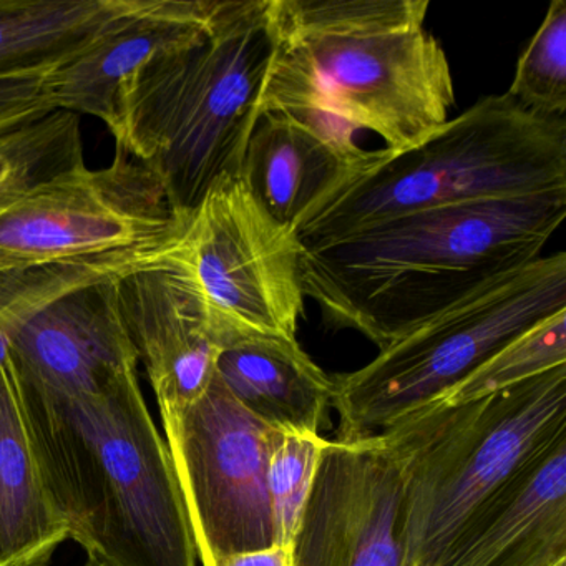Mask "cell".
<instances>
[{"label":"cell","instance_id":"cell-1","mask_svg":"<svg viewBox=\"0 0 566 566\" xmlns=\"http://www.w3.org/2000/svg\"><path fill=\"white\" fill-rule=\"evenodd\" d=\"M566 190L413 211L304 250V296L333 329L384 347L539 258L562 227Z\"/></svg>","mask_w":566,"mask_h":566},{"label":"cell","instance_id":"cell-2","mask_svg":"<svg viewBox=\"0 0 566 566\" xmlns=\"http://www.w3.org/2000/svg\"><path fill=\"white\" fill-rule=\"evenodd\" d=\"M21 382L49 482L87 558L105 566H198L170 450L138 373L84 396Z\"/></svg>","mask_w":566,"mask_h":566},{"label":"cell","instance_id":"cell-3","mask_svg":"<svg viewBox=\"0 0 566 566\" xmlns=\"http://www.w3.org/2000/svg\"><path fill=\"white\" fill-rule=\"evenodd\" d=\"M276 48L271 0H217L197 41L125 88L115 147L157 175L178 213L223 178H240Z\"/></svg>","mask_w":566,"mask_h":566},{"label":"cell","instance_id":"cell-4","mask_svg":"<svg viewBox=\"0 0 566 566\" xmlns=\"http://www.w3.org/2000/svg\"><path fill=\"white\" fill-rule=\"evenodd\" d=\"M556 190H566V118L490 95L417 147L377 151L294 233L316 250L413 211Z\"/></svg>","mask_w":566,"mask_h":566},{"label":"cell","instance_id":"cell-5","mask_svg":"<svg viewBox=\"0 0 566 566\" xmlns=\"http://www.w3.org/2000/svg\"><path fill=\"white\" fill-rule=\"evenodd\" d=\"M403 460L406 565L443 566L483 505L566 433V366L392 427Z\"/></svg>","mask_w":566,"mask_h":566},{"label":"cell","instance_id":"cell-6","mask_svg":"<svg viewBox=\"0 0 566 566\" xmlns=\"http://www.w3.org/2000/svg\"><path fill=\"white\" fill-rule=\"evenodd\" d=\"M566 311V254L539 256L440 311L376 359L333 376L337 439L380 436L442 399L500 347Z\"/></svg>","mask_w":566,"mask_h":566},{"label":"cell","instance_id":"cell-7","mask_svg":"<svg viewBox=\"0 0 566 566\" xmlns=\"http://www.w3.org/2000/svg\"><path fill=\"white\" fill-rule=\"evenodd\" d=\"M277 31V29H276ZM455 105L446 51L423 28L366 35L281 38L261 114L329 115L402 154L439 130Z\"/></svg>","mask_w":566,"mask_h":566},{"label":"cell","instance_id":"cell-8","mask_svg":"<svg viewBox=\"0 0 566 566\" xmlns=\"http://www.w3.org/2000/svg\"><path fill=\"white\" fill-rule=\"evenodd\" d=\"M304 247L254 200L241 178H223L184 211L158 263L197 297L220 347L244 336L296 337L304 301Z\"/></svg>","mask_w":566,"mask_h":566},{"label":"cell","instance_id":"cell-9","mask_svg":"<svg viewBox=\"0 0 566 566\" xmlns=\"http://www.w3.org/2000/svg\"><path fill=\"white\" fill-rule=\"evenodd\" d=\"M180 218L157 175L115 147L108 167L82 165L0 217V271L161 250Z\"/></svg>","mask_w":566,"mask_h":566},{"label":"cell","instance_id":"cell-10","mask_svg":"<svg viewBox=\"0 0 566 566\" xmlns=\"http://www.w3.org/2000/svg\"><path fill=\"white\" fill-rule=\"evenodd\" d=\"M198 563L276 545L268 460L280 429L248 412L214 374L187 410L161 420Z\"/></svg>","mask_w":566,"mask_h":566},{"label":"cell","instance_id":"cell-11","mask_svg":"<svg viewBox=\"0 0 566 566\" xmlns=\"http://www.w3.org/2000/svg\"><path fill=\"white\" fill-rule=\"evenodd\" d=\"M403 460L392 430L327 440L293 542V566H403Z\"/></svg>","mask_w":566,"mask_h":566},{"label":"cell","instance_id":"cell-12","mask_svg":"<svg viewBox=\"0 0 566 566\" xmlns=\"http://www.w3.org/2000/svg\"><path fill=\"white\" fill-rule=\"evenodd\" d=\"M214 9L217 0H122L88 44L48 75L52 104L114 134L125 88L150 62L197 41Z\"/></svg>","mask_w":566,"mask_h":566},{"label":"cell","instance_id":"cell-13","mask_svg":"<svg viewBox=\"0 0 566 566\" xmlns=\"http://www.w3.org/2000/svg\"><path fill=\"white\" fill-rule=\"evenodd\" d=\"M120 277L57 297L18 331L9 356L22 379L84 396L138 373L140 360L118 303Z\"/></svg>","mask_w":566,"mask_h":566},{"label":"cell","instance_id":"cell-14","mask_svg":"<svg viewBox=\"0 0 566 566\" xmlns=\"http://www.w3.org/2000/svg\"><path fill=\"white\" fill-rule=\"evenodd\" d=\"M339 120L307 112L261 114L240 178L256 203L284 227L297 224L337 188L376 160Z\"/></svg>","mask_w":566,"mask_h":566},{"label":"cell","instance_id":"cell-15","mask_svg":"<svg viewBox=\"0 0 566 566\" xmlns=\"http://www.w3.org/2000/svg\"><path fill=\"white\" fill-rule=\"evenodd\" d=\"M122 317L160 419L197 402L217 374L220 344L190 287L160 263L118 280Z\"/></svg>","mask_w":566,"mask_h":566},{"label":"cell","instance_id":"cell-16","mask_svg":"<svg viewBox=\"0 0 566 566\" xmlns=\"http://www.w3.org/2000/svg\"><path fill=\"white\" fill-rule=\"evenodd\" d=\"M566 565V433L470 520L443 566Z\"/></svg>","mask_w":566,"mask_h":566},{"label":"cell","instance_id":"cell-17","mask_svg":"<svg viewBox=\"0 0 566 566\" xmlns=\"http://www.w3.org/2000/svg\"><path fill=\"white\" fill-rule=\"evenodd\" d=\"M71 539L32 436L21 376L0 364V566H48Z\"/></svg>","mask_w":566,"mask_h":566},{"label":"cell","instance_id":"cell-18","mask_svg":"<svg viewBox=\"0 0 566 566\" xmlns=\"http://www.w3.org/2000/svg\"><path fill=\"white\" fill-rule=\"evenodd\" d=\"M217 376L258 419L280 430L317 433L329 422L334 379L296 337L244 336L221 347Z\"/></svg>","mask_w":566,"mask_h":566},{"label":"cell","instance_id":"cell-19","mask_svg":"<svg viewBox=\"0 0 566 566\" xmlns=\"http://www.w3.org/2000/svg\"><path fill=\"white\" fill-rule=\"evenodd\" d=\"M122 0H0V78L49 75L114 18Z\"/></svg>","mask_w":566,"mask_h":566},{"label":"cell","instance_id":"cell-20","mask_svg":"<svg viewBox=\"0 0 566 566\" xmlns=\"http://www.w3.org/2000/svg\"><path fill=\"white\" fill-rule=\"evenodd\" d=\"M85 165L78 115L54 111L0 132V217L42 185Z\"/></svg>","mask_w":566,"mask_h":566},{"label":"cell","instance_id":"cell-21","mask_svg":"<svg viewBox=\"0 0 566 566\" xmlns=\"http://www.w3.org/2000/svg\"><path fill=\"white\" fill-rule=\"evenodd\" d=\"M281 38L366 35L423 28L427 0H271Z\"/></svg>","mask_w":566,"mask_h":566},{"label":"cell","instance_id":"cell-22","mask_svg":"<svg viewBox=\"0 0 566 566\" xmlns=\"http://www.w3.org/2000/svg\"><path fill=\"white\" fill-rule=\"evenodd\" d=\"M562 366H566V311L546 317L500 347L430 407L467 406Z\"/></svg>","mask_w":566,"mask_h":566},{"label":"cell","instance_id":"cell-23","mask_svg":"<svg viewBox=\"0 0 566 566\" xmlns=\"http://www.w3.org/2000/svg\"><path fill=\"white\" fill-rule=\"evenodd\" d=\"M506 94L533 114H566V2L553 0L516 64Z\"/></svg>","mask_w":566,"mask_h":566},{"label":"cell","instance_id":"cell-24","mask_svg":"<svg viewBox=\"0 0 566 566\" xmlns=\"http://www.w3.org/2000/svg\"><path fill=\"white\" fill-rule=\"evenodd\" d=\"M327 440L280 430L268 460V492L277 545L293 546Z\"/></svg>","mask_w":566,"mask_h":566},{"label":"cell","instance_id":"cell-25","mask_svg":"<svg viewBox=\"0 0 566 566\" xmlns=\"http://www.w3.org/2000/svg\"><path fill=\"white\" fill-rule=\"evenodd\" d=\"M57 111L48 88V75L0 78V132Z\"/></svg>","mask_w":566,"mask_h":566},{"label":"cell","instance_id":"cell-26","mask_svg":"<svg viewBox=\"0 0 566 566\" xmlns=\"http://www.w3.org/2000/svg\"><path fill=\"white\" fill-rule=\"evenodd\" d=\"M220 566H293V546L271 545L227 556Z\"/></svg>","mask_w":566,"mask_h":566},{"label":"cell","instance_id":"cell-27","mask_svg":"<svg viewBox=\"0 0 566 566\" xmlns=\"http://www.w3.org/2000/svg\"><path fill=\"white\" fill-rule=\"evenodd\" d=\"M84 566H105L102 563H98L97 559L87 558Z\"/></svg>","mask_w":566,"mask_h":566},{"label":"cell","instance_id":"cell-28","mask_svg":"<svg viewBox=\"0 0 566 566\" xmlns=\"http://www.w3.org/2000/svg\"><path fill=\"white\" fill-rule=\"evenodd\" d=\"M562 566H566V565H562Z\"/></svg>","mask_w":566,"mask_h":566}]
</instances>
